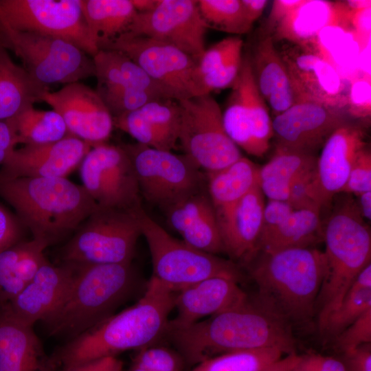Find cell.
Instances as JSON below:
<instances>
[{
	"mask_svg": "<svg viewBox=\"0 0 371 371\" xmlns=\"http://www.w3.org/2000/svg\"><path fill=\"white\" fill-rule=\"evenodd\" d=\"M176 295L152 276L135 304L69 340L51 358L53 365L66 369L154 345L166 334Z\"/></svg>",
	"mask_w": 371,
	"mask_h": 371,
	"instance_id": "cell-1",
	"label": "cell"
},
{
	"mask_svg": "<svg viewBox=\"0 0 371 371\" xmlns=\"http://www.w3.org/2000/svg\"><path fill=\"white\" fill-rule=\"evenodd\" d=\"M182 359L199 364L215 356L243 350H295L291 327L249 300L185 326L168 325L166 332Z\"/></svg>",
	"mask_w": 371,
	"mask_h": 371,
	"instance_id": "cell-2",
	"label": "cell"
},
{
	"mask_svg": "<svg viewBox=\"0 0 371 371\" xmlns=\"http://www.w3.org/2000/svg\"><path fill=\"white\" fill-rule=\"evenodd\" d=\"M246 264L258 289L256 304L290 327L311 319L325 273L323 251L296 247L258 252Z\"/></svg>",
	"mask_w": 371,
	"mask_h": 371,
	"instance_id": "cell-3",
	"label": "cell"
},
{
	"mask_svg": "<svg viewBox=\"0 0 371 371\" xmlns=\"http://www.w3.org/2000/svg\"><path fill=\"white\" fill-rule=\"evenodd\" d=\"M0 196L33 238L48 246L76 231L98 208L84 187L67 177H0Z\"/></svg>",
	"mask_w": 371,
	"mask_h": 371,
	"instance_id": "cell-4",
	"label": "cell"
},
{
	"mask_svg": "<svg viewBox=\"0 0 371 371\" xmlns=\"http://www.w3.org/2000/svg\"><path fill=\"white\" fill-rule=\"evenodd\" d=\"M75 265L67 296L43 321L50 335L69 340L113 315L136 282L131 263Z\"/></svg>",
	"mask_w": 371,
	"mask_h": 371,
	"instance_id": "cell-5",
	"label": "cell"
},
{
	"mask_svg": "<svg viewBox=\"0 0 371 371\" xmlns=\"http://www.w3.org/2000/svg\"><path fill=\"white\" fill-rule=\"evenodd\" d=\"M323 238L326 269L316 304L321 332L357 275L371 263L370 230L352 199H346L334 210Z\"/></svg>",
	"mask_w": 371,
	"mask_h": 371,
	"instance_id": "cell-6",
	"label": "cell"
},
{
	"mask_svg": "<svg viewBox=\"0 0 371 371\" xmlns=\"http://www.w3.org/2000/svg\"><path fill=\"white\" fill-rule=\"evenodd\" d=\"M141 233L150 254L153 276L175 291L213 277L239 282L243 278L232 261L199 250L169 234L142 208L137 210Z\"/></svg>",
	"mask_w": 371,
	"mask_h": 371,
	"instance_id": "cell-7",
	"label": "cell"
},
{
	"mask_svg": "<svg viewBox=\"0 0 371 371\" xmlns=\"http://www.w3.org/2000/svg\"><path fill=\"white\" fill-rule=\"evenodd\" d=\"M0 45L14 52L29 75L46 87L77 82L95 74L93 57L58 38L15 30L0 22Z\"/></svg>",
	"mask_w": 371,
	"mask_h": 371,
	"instance_id": "cell-8",
	"label": "cell"
},
{
	"mask_svg": "<svg viewBox=\"0 0 371 371\" xmlns=\"http://www.w3.org/2000/svg\"><path fill=\"white\" fill-rule=\"evenodd\" d=\"M138 209L129 211L98 207L80 225L65 246V262L131 263L137 239L142 235Z\"/></svg>",
	"mask_w": 371,
	"mask_h": 371,
	"instance_id": "cell-9",
	"label": "cell"
},
{
	"mask_svg": "<svg viewBox=\"0 0 371 371\" xmlns=\"http://www.w3.org/2000/svg\"><path fill=\"white\" fill-rule=\"evenodd\" d=\"M178 102L181 108L178 141L185 155L201 170H219L242 157L225 131L221 109L211 93Z\"/></svg>",
	"mask_w": 371,
	"mask_h": 371,
	"instance_id": "cell-10",
	"label": "cell"
},
{
	"mask_svg": "<svg viewBox=\"0 0 371 371\" xmlns=\"http://www.w3.org/2000/svg\"><path fill=\"white\" fill-rule=\"evenodd\" d=\"M123 147L133 164L141 196L161 210L206 185L205 175L186 155L139 143Z\"/></svg>",
	"mask_w": 371,
	"mask_h": 371,
	"instance_id": "cell-11",
	"label": "cell"
},
{
	"mask_svg": "<svg viewBox=\"0 0 371 371\" xmlns=\"http://www.w3.org/2000/svg\"><path fill=\"white\" fill-rule=\"evenodd\" d=\"M0 22L15 30L65 40L91 57L98 52L80 0H0Z\"/></svg>",
	"mask_w": 371,
	"mask_h": 371,
	"instance_id": "cell-12",
	"label": "cell"
},
{
	"mask_svg": "<svg viewBox=\"0 0 371 371\" xmlns=\"http://www.w3.org/2000/svg\"><path fill=\"white\" fill-rule=\"evenodd\" d=\"M100 49L125 54L177 101L201 95L193 58L168 44L126 33L103 45Z\"/></svg>",
	"mask_w": 371,
	"mask_h": 371,
	"instance_id": "cell-13",
	"label": "cell"
},
{
	"mask_svg": "<svg viewBox=\"0 0 371 371\" xmlns=\"http://www.w3.org/2000/svg\"><path fill=\"white\" fill-rule=\"evenodd\" d=\"M79 167L82 186L98 207L134 211L142 206L135 172L123 146H93Z\"/></svg>",
	"mask_w": 371,
	"mask_h": 371,
	"instance_id": "cell-14",
	"label": "cell"
},
{
	"mask_svg": "<svg viewBox=\"0 0 371 371\" xmlns=\"http://www.w3.org/2000/svg\"><path fill=\"white\" fill-rule=\"evenodd\" d=\"M222 112L226 133L248 154L261 157L273 137L268 106L260 94L253 76L249 52L243 56L238 76Z\"/></svg>",
	"mask_w": 371,
	"mask_h": 371,
	"instance_id": "cell-15",
	"label": "cell"
},
{
	"mask_svg": "<svg viewBox=\"0 0 371 371\" xmlns=\"http://www.w3.org/2000/svg\"><path fill=\"white\" fill-rule=\"evenodd\" d=\"M207 27L194 0H158L150 11L137 14L128 31L171 45L198 61L205 49Z\"/></svg>",
	"mask_w": 371,
	"mask_h": 371,
	"instance_id": "cell-16",
	"label": "cell"
},
{
	"mask_svg": "<svg viewBox=\"0 0 371 371\" xmlns=\"http://www.w3.org/2000/svg\"><path fill=\"white\" fill-rule=\"evenodd\" d=\"M346 122L340 108L304 98L272 120L276 148L313 154Z\"/></svg>",
	"mask_w": 371,
	"mask_h": 371,
	"instance_id": "cell-17",
	"label": "cell"
},
{
	"mask_svg": "<svg viewBox=\"0 0 371 371\" xmlns=\"http://www.w3.org/2000/svg\"><path fill=\"white\" fill-rule=\"evenodd\" d=\"M41 102L63 119L68 132L91 146L105 143L112 133L113 118L95 90L80 82L47 91Z\"/></svg>",
	"mask_w": 371,
	"mask_h": 371,
	"instance_id": "cell-18",
	"label": "cell"
},
{
	"mask_svg": "<svg viewBox=\"0 0 371 371\" xmlns=\"http://www.w3.org/2000/svg\"><path fill=\"white\" fill-rule=\"evenodd\" d=\"M91 148L70 134L55 142L15 148L1 166L0 177H67Z\"/></svg>",
	"mask_w": 371,
	"mask_h": 371,
	"instance_id": "cell-19",
	"label": "cell"
},
{
	"mask_svg": "<svg viewBox=\"0 0 371 371\" xmlns=\"http://www.w3.org/2000/svg\"><path fill=\"white\" fill-rule=\"evenodd\" d=\"M76 267L47 261L26 286L0 311L28 326L46 319L62 303L73 283Z\"/></svg>",
	"mask_w": 371,
	"mask_h": 371,
	"instance_id": "cell-20",
	"label": "cell"
},
{
	"mask_svg": "<svg viewBox=\"0 0 371 371\" xmlns=\"http://www.w3.org/2000/svg\"><path fill=\"white\" fill-rule=\"evenodd\" d=\"M168 225L188 245L218 255L225 253L216 213L206 186L162 210Z\"/></svg>",
	"mask_w": 371,
	"mask_h": 371,
	"instance_id": "cell-21",
	"label": "cell"
},
{
	"mask_svg": "<svg viewBox=\"0 0 371 371\" xmlns=\"http://www.w3.org/2000/svg\"><path fill=\"white\" fill-rule=\"evenodd\" d=\"M366 148L361 128L348 122L335 129L325 142L315 169L323 206L341 192L355 160Z\"/></svg>",
	"mask_w": 371,
	"mask_h": 371,
	"instance_id": "cell-22",
	"label": "cell"
},
{
	"mask_svg": "<svg viewBox=\"0 0 371 371\" xmlns=\"http://www.w3.org/2000/svg\"><path fill=\"white\" fill-rule=\"evenodd\" d=\"M180 121L179 102L162 98L153 100L114 117L113 125L133 137L137 143L171 151L178 141Z\"/></svg>",
	"mask_w": 371,
	"mask_h": 371,
	"instance_id": "cell-23",
	"label": "cell"
},
{
	"mask_svg": "<svg viewBox=\"0 0 371 371\" xmlns=\"http://www.w3.org/2000/svg\"><path fill=\"white\" fill-rule=\"evenodd\" d=\"M249 54L256 87L274 116L307 98L298 89L271 35L262 37Z\"/></svg>",
	"mask_w": 371,
	"mask_h": 371,
	"instance_id": "cell-24",
	"label": "cell"
},
{
	"mask_svg": "<svg viewBox=\"0 0 371 371\" xmlns=\"http://www.w3.org/2000/svg\"><path fill=\"white\" fill-rule=\"evenodd\" d=\"M247 294L234 280L213 277L177 292L175 308L177 316L169 320L171 326H185L248 300Z\"/></svg>",
	"mask_w": 371,
	"mask_h": 371,
	"instance_id": "cell-25",
	"label": "cell"
},
{
	"mask_svg": "<svg viewBox=\"0 0 371 371\" xmlns=\"http://www.w3.org/2000/svg\"><path fill=\"white\" fill-rule=\"evenodd\" d=\"M332 25L349 27L350 12L344 3L303 0L270 33L273 40L286 39L309 50V45L315 43L321 30Z\"/></svg>",
	"mask_w": 371,
	"mask_h": 371,
	"instance_id": "cell-26",
	"label": "cell"
},
{
	"mask_svg": "<svg viewBox=\"0 0 371 371\" xmlns=\"http://www.w3.org/2000/svg\"><path fill=\"white\" fill-rule=\"evenodd\" d=\"M264 194L259 185L246 194L219 225L225 251L247 263L254 256L260 236Z\"/></svg>",
	"mask_w": 371,
	"mask_h": 371,
	"instance_id": "cell-27",
	"label": "cell"
},
{
	"mask_svg": "<svg viewBox=\"0 0 371 371\" xmlns=\"http://www.w3.org/2000/svg\"><path fill=\"white\" fill-rule=\"evenodd\" d=\"M0 371H54L32 326L0 311Z\"/></svg>",
	"mask_w": 371,
	"mask_h": 371,
	"instance_id": "cell-28",
	"label": "cell"
},
{
	"mask_svg": "<svg viewBox=\"0 0 371 371\" xmlns=\"http://www.w3.org/2000/svg\"><path fill=\"white\" fill-rule=\"evenodd\" d=\"M47 247L32 238L0 251V307L12 300L47 261L43 253Z\"/></svg>",
	"mask_w": 371,
	"mask_h": 371,
	"instance_id": "cell-29",
	"label": "cell"
},
{
	"mask_svg": "<svg viewBox=\"0 0 371 371\" xmlns=\"http://www.w3.org/2000/svg\"><path fill=\"white\" fill-rule=\"evenodd\" d=\"M259 168L241 157L219 170L206 172V188L218 227L233 207L258 183Z\"/></svg>",
	"mask_w": 371,
	"mask_h": 371,
	"instance_id": "cell-30",
	"label": "cell"
},
{
	"mask_svg": "<svg viewBox=\"0 0 371 371\" xmlns=\"http://www.w3.org/2000/svg\"><path fill=\"white\" fill-rule=\"evenodd\" d=\"M243 41L240 36L223 38L205 49L196 63V78L201 95L232 87L243 61Z\"/></svg>",
	"mask_w": 371,
	"mask_h": 371,
	"instance_id": "cell-31",
	"label": "cell"
},
{
	"mask_svg": "<svg viewBox=\"0 0 371 371\" xmlns=\"http://www.w3.org/2000/svg\"><path fill=\"white\" fill-rule=\"evenodd\" d=\"M311 153L277 149L273 157L259 168L260 188L268 199L286 201L291 186L316 168Z\"/></svg>",
	"mask_w": 371,
	"mask_h": 371,
	"instance_id": "cell-32",
	"label": "cell"
},
{
	"mask_svg": "<svg viewBox=\"0 0 371 371\" xmlns=\"http://www.w3.org/2000/svg\"><path fill=\"white\" fill-rule=\"evenodd\" d=\"M49 90L16 64L8 49L0 45V121L10 119L41 102L43 93Z\"/></svg>",
	"mask_w": 371,
	"mask_h": 371,
	"instance_id": "cell-33",
	"label": "cell"
},
{
	"mask_svg": "<svg viewBox=\"0 0 371 371\" xmlns=\"http://www.w3.org/2000/svg\"><path fill=\"white\" fill-rule=\"evenodd\" d=\"M301 93L306 98L337 106L336 95L341 83L324 80H339L335 70L315 52H304L293 59L283 58Z\"/></svg>",
	"mask_w": 371,
	"mask_h": 371,
	"instance_id": "cell-34",
	"label": "cell"
},
{
	"mask_svg": "<svg viewBox=\"0 0 371 371\" xmlns=\"http://www.w3.org/2000/svg\"><path fill=\"white\" fill-rule=\"evenodd\" d=\"M93 41L98 48L126 34L137 12L131 0H80Z\"/></svg>",
	"mask_w": 371,
	"mask_h": 371,
	"instance_id": "cell-35",
	"label": "cell"
},
{
	"mask_svg": "<svg viewBox=\"0 0 371 371\" xmlns=\"http://www.w3.org/2000/svg\"><path fill=\"white\" fill-rule=\"evenodd\" d=\"M323 233L319 211L310 209L294 210L276 232L258 248L255 254L289 248L310 247V245L323 237Z\"/></svg>",
	"mask_w": 371,
	"mask_h": 371,
	"instance_id": "cell-36",
	"label": "cell"
},
{
	"mask_svg": "<svg viewBox=\"0 0 371 371\" xmlns=\"http://www.w3.org/2000/svg\"><path fill=\"white\" fill-rule=\"evenodd\" d=\"M8 120L12 126L16 144L52 143L69 134L63 119L53 109L38 110L31 105Z\"/></svg>",
	"mask_w": 371,
	"mask_h": 371,
	"instance_id": "cell-37",
	"label": "cell"
},
{
	"mask_svg": "<svg viewBox=\"0 0 371 371\" xmlns=\"http://www.w3.org/2000/svg\"><path fill=\"white\" fill-rule=\"evenodd\" d=\"M284 354L278 348L233 351L210 358L191 371H263Z\"/></svg>",
	"mask_w": 371,
	"mask_h": 371,
	"instance_id": "cell-38",
	"label": "cell"
},
{
	"mask_svg": "<svg viewBox=\"0 0 371 371\" xmlns=\"http://www.w3.org/2000/svg\"><path fill=\"white\" fill-rule=\"evenodd\" d=\"M196 2L207 27L239 35L248 32L254 24L247 16L241 0H199Z\"/></svg>",
	"mask_w": 371,
	"mask_h": 371,
	"instance_id": "cell-39",
	"label": "cell"
},
{
	"mask_svg": "<svg viewBox=\"0 0 371 371\" xmlns=\"http://www.w3.org/2000/svg\"><path fill=\"white\" fill-rule=\"evenodd\" d=\"M371 308V288L351 285L338 307L329 315L322 333L337 336Z\"/></svg>",
	"mask_w": 371,
	"mask_h": 371,
	"instance_id": "cell-40",
	"label": "cell"
},
{
	"mask_svg": "<svg viewBox=\"0 0 371 371\" xmlns=\"http://www.w3.org/2000/svg\"><path fill=\"white\" fill-rule=\"evenodd\" d=\"M182 359L168 348L152 345L138 350L132 363L150 371H181Z\"/></svg>",
	"mask_w": 371,
	"mask_h": 371,
	"instance_id": "cell-41",
	"label": "cell"
},
{
	"mask_svg": "<svg viewBox=\"0 0 371 371\" xmlns=\"http://www.w3.org/2000/svg\"><path fill=\"white\" fill-rule=\"evenodd\" d=\"M315 169L291 186L286 202L295 210L310 209L320 212L323 204L316 180Z\"/></svg>",
	"mask_w": 371,
	"mask_h": 371,
	"instance_id": "cell-42",
	"label": "cell"
},
{
	"mask_svg": "<svg viewBox=\"0 0 371 371\" xmlns=\"http://www.w3.org/2000/svg\"><path fill=\"white\" fill-rule=\"evenodd\" d=\"M371 343V308L335 336V346L344 353Z\"/></svg>",
	"mask_w": 371,
	"mask_h": 371,
	"instance_id": "cell-43",
	"label": "cell"
},
{
	"mask_svg": "<svg viewBox=\"0 0 371 371\" xmlns=\"http://www.w3.org/2000/svg\"><path fill=\"white\" fill-rule=\"evenodd\" d=\"M371 190V155L366 148L355 160L341 192L357 196Z\"/></svg>",
	"mask_w": 371,
	"mask_h": 371,
	"instance_id": "cell-44",
	"label": "cell"
},
{
	"mask_svg": "<svg viewBox=\"0 0 371 371\" xmlns=\"http://www.w3.org/2000/svg\"><path fill=\"white\" fill-rule=\"evenodd\" d=\"M294 210L286 201L268 199L265 204L262 231L255 254L258 248L276 232Z\"/></svg>",
	"mask_w": 371,
	"mask_h": 371,
	"instance_id": "cell-45",
	"label": "cell"
},
{
	"mask_svg": "<svg viewBox=\"0 0 371 371\" xmlns=\"http://www.w3.org/2000/svg\"><path fill=\"white\" fill-rule=\"evenodd\" d=\"M294 371H347L344 362L333 357L313 354L301 357Z\"/></svg>",
	"mask_w": 371,
	"mask_h": 371,
	"instance_id": "cell-46",
	"label": "cell"
},
{
	"mask_svg": "<svg viewBox=\"0 0 371 371\" xmlns=\"http://www.w3.org/2000/svg\"><path fill=\"white\" fill-rule=\"evenodd\" d=\"M21 234L18 220L0 205V251L19 242Z\"/></svg>",
	"mask_w": 371,
	"mask_h": 371,
	"instance_id": "cell-47",
	"label": "cell"
},
{
	"mask_svg": "<svg viewBox=\"0 0 371 371\" xmlns=\"http://www.w3.org/2000/svg\"><path fill=\"white\" fill-rule=\"evenodd\" d=\"M347 371H371L370 344H363L344 353Z\"/></svg>",
	"mask_w": 371,
	"mask_h": 371,
	"instance_id": "cell-48",
	"label": "cell"
},
{
	"mask_svg": "<svg viewBox=\"0 0 371 371\" xmlns=\"http://www.w3.org/2000/svg\"><path fill=\"white\" fill-rule=\"evenodd\" d=\"M59 371H124V369L121 360L115 356H109Z\"/></svg>",
	"mask_w": 371,
	"mask_h": 371,
	"instance_id": "cell-49",
	"label": "cell"
},
{
	"mask_svg": "<svg viewBox=\"0 0 371 371\" xmlns=\"http://www.w3.org/2000/svg\"><path fill=\"white\" fill-rule=\"evenodd\" d=\"M14 132L9 120L0 121V166L16 146Z\"/></svg>",
	"mask_w": 371,
	"mask_h": 371,
	"instance_id": "cell-50",
	"label": "cell"
},
{
	"mask_svg": "<svg viewBox=\"0 0 371 371\" xmlns=\"http://www.w3.org/2000/svg\"><path fill=\"white\" fill-rule=\"evenodd\" d=\"M303 0H276L267 20V34H269L274 26L291 10L298 6Z\"/></svg>",
	"mask_w": 371,
	"mask_h": 371,
	"instance_id": "cell-51",
	"label": "cell"
},
{
	"mask_svg": "<svg viewBox=\"0 0 371 371\" xmlns=\"http://www.w3.org/2000/svg\"><path fill=\"white\" fill-rule=\"evenodd\" d=\"M350 12V25L360 36H368L370 30V8Z\"/></svg>",
	"mask_w": 371,
	"mask_h": 371,
	"instance_id": "cell-52",
	"label": "cell"
},
{
	"mask_svg": "<svg viewBox=\"0 0 371 371\" xmlns=\"http://www.w3.org/2000/svg\"><path fill=\"white\" fill-rule=\"evenodd\" d=\"M301 359V356L295 352L286 355L282 357L263 371H294Z\"/></svg>",
	"mask_w": 371,
	"mask_h": 371,
	"instance_id": "cell-53",
	"label": "cell"
},
{
	"mask_svg": "<svg viewBox=\"0 0 371 371\" xmlns=\"http://www.w3.org/2000/svg\"><path fill=\"white\" fill-rule=\"evenodd\" d=\"M249 19L254 23L262 14L269 1L267 0H241Z\"/></svg>",
	"mask_w": 371,
	"mask_h": 371,
	"instance_id": "cell-54",
	"label": "cell"
},
{
	"mask_svg": "<svg viewBox=\"0 0 371 371\" xmlns=\"http://www.w3.org/2000/svg\"><path fill=\"white\" fill-rule=\"evenodd\" d=\"M359 201L357 203L360 213L363 218L371 219V190L365 192L358 196Z\"/></svg>",
	"mask_w": 371,
	"mask_h": 371,
	"instance_id": "cell-55",
	"label": "cell"
},
{
	"mask_svg": "<svg viewBox=\"0 0 371 371\" xmlns=\"http://www.w3.org/2000/svg\"><path fill=\"white\" fill-rule=\"evenodd\" d=\"M134 8L138 13L152 10L157 4L158 0H131Z\"/></svg>",
	"mask_w": 371,
	"mask_h": 371,
	"instance_id": "cell-56",
	"label": "cell"
},
{
	"mask_svg": "<svg viewBox=\"0 0 371 371\" xmlns=\"http://www.w3.org/2000/svg\"><path fill=\"white\" fill-rule=\"evenodd\" d=\"M349 11L370 8L371 1L367 0H350L344 2Z\"/></svg>",
	"mask_w": 371,
	"mask_h": 371,
	"instance_id": "cell-57",
	"label": "cell"
},
{
	"mask_svg": "<svg viewBox=\"0 0 371 371\" xmlns=\"http://www.w3.org/2000/svg\"><path fill=\"white\" fill-rule=\"evenodd\" d=\"M128 371H150V370L132 363Z\"/></svg>",
	"mask_w": 371,
	"mask_h": 371,
	"instance_id": "cell-58",
	"label": "cell"
}]
</instances>
